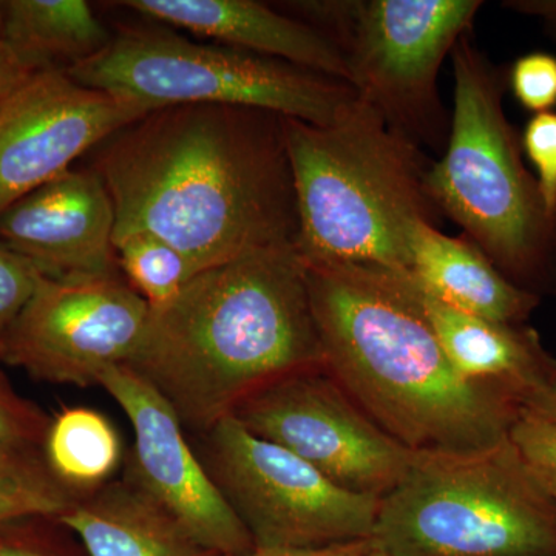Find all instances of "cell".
Returning <instances> with one entry per match:
<instances>
[{
    "mask_svg": "<svg viewBox=\"0 0 556 556\" xmlns=\"http://www.w3.org/2000/svg\"><path fill=\"white\" fill-rule=\"evenodd\" d=\"M115 207V241L150 233L197 273L298 248L283 116L219 104L156 109L93 150Z\"/></svg>",
    "mask_w": 556,
    "mask_h": 556,
    "instance_id": "6da1fadb",
    "label": "cell"
},
{
    "mask_svg": "<svg viewBox=\"0 0 556 556\" xmlns=\"http://www.w3.org/2000/svg\"><path fill=\"white\" fill-rule=\"evenodd\" d=\"M306 273L324 368L376 426L415 452L508 438L521 399L453 367L408 274L350 263Z\"/></svg>",
    "mask_w": 556,
    "mask_h": 556,
    "instance_id": "7a4b0ae2",
    "label": "cell"
},
{
    "mask_svg": "<svg viewBox=\"0 0 556 556\" xmlns=\"http://www.w3.org/2000/svg\"><path fill=\"white\" fill-rule=\"evenodd\" d=\"M127 367L200 437L269 383L324 367L298 248L201 270L172 302L150 309Z\"/></svg>",
    "mask_w": 556,
    "mask_h": 556,
    "instance_id": "3957f363",
    "label": "cell"
},
{
    "mask_svg": "<svg viewBox=\"0 0 556 556\" xmlns=\"http://www.w3.org/2000/svg\"><path fill=\"white\" fill-rule=\"evenodd\" d=\"M306 265H368L408 274L431 161L361 100L331 126L283 118Z\"/></svg>",
    "mask_w": 556,
    "mask_h": 556,
    "instance_id": "277c9868",
    "label": "cell"
},
{
    "mask_svg": "<svg viewBox=\"0 0 556 556\" xmlns=\"http://www.w3.org/2000/svg\"><path fill=\"white\" fill-rule=\"evenodd\" d=\"M455 104L444 155L426 189L515 287L556 292V215L522 160L521 135L504 113L507 70L463 36L452 51Z\"/></svg>",
    "mask_w": 556,
    "mask_h": 556,
    "instance_id": "5b68a950",
    "label": "cell"
},
{
    "mask_svg": "<svg viewBox=\"0 0 556 556\" xmlns=\"http://www.w3.org/2000/svg\"><path fill=\"white\" fill-rule=\"evenodd\" d=\"M369 544L390 556H556V503L510 438L468 452H419L380 500Z\"/></svg>",
    "mask_w": 556,
    "mask_h": 556,
    "instance_id": "8992f818",
    "label": "cell"
},
{
    "mask_svg": "<svg viewBox=\"0 0 556 556\" xmlns=\"http://www.w3.org/2000/svg\"><path fill=\"white\" fill-rule=\"evenodd\" d=\"M67 75L150 110L237 105L321 127L338 123L358 101L346 80L251 51L201 42L156 22L119 27L100 54Z\"/></svg>",
    "mask_w": 556,
    "mask_h": 556,
    "instance_id": "52a82bcc",
    "label": "cell"
},
{
    "mask_svg": "<svg viewBox=\"0 0 556 556\" xmlns=\"http://www.w3.org/2000/svg\"><path fill=\"white\" fill-rule=\"evenodd\" d=\"M481 7L479 0H303L278 9L336 43L358 100L390 129L417 148L442 150L452 116L439 98V68Z\"/></svg>",
    "mask_w": 556,
    "mask_h": 556,
    "instance_id": "ba28073f",
    "label": "cell"
},
{
    "mask_svg": "<svg viewBox=\"0 0 556 556\" xmlns=\"http://www.w3.org/2000/svg\"><path fill=\"white\" fill-rule=\"evenodd\" d=\"M201 439V463L255 547L320 548L371 538L380 497L348 492L233 416Z\"/></svg>",
    "mask_w": 556,
    "mask_h": 556,
    "instance_id": "9c48e42d",
    "label": "cell"
},
{
    "mask_svg": "<svg viewBox=\"0 0 556 556\" xmlns=\"http://www.w3.org/2000/svg\"><path fill=\"white\" fill-rule=\"evenodd\" d=\"M232 416L348 492L380 500L404 481L419 453L376 426L324 367L269 383Z\"/></svg>",
    "mask_w": 556,
    "mask_h": 556,
    "instance_id": "30bf717a",
    "label": "cell"
},
{
    "mask_svg": "<svg viewBox=\"0 0 556 556\" xmlns=\"http://www.w3.org/2000/svg\"><path fill=\"white\" fill-rule=\"evenodd\" d=\"M149 313L123 276L42 274L27 305L0 334V357L43 382L100 386L105 369L129 364Z\"/></svg>",
    "mask_w": 556,
    "mask_h": 556,
    "instance_id": "8fae6325",
    "label": "cell"
},
{
    "mask_svg": "<svg viewBox=\"0 0 556 556\" xmlns=\"http://www.w3.org/2000/svg\"><path fill=\"white\" fill-rule=\"evenodd\" d=\"M100 387L115 399L134 430L123 478L177 519L201 546L222 556L251 554L252 536L207 473L163 394L127 365L105 369Z\"/></svg>",
    "mask_w": 556,
    "mask_h": 556,
    "instance_id": "7c38bea8",
    "label": "cell"
},
{
    "mask_svg": "<svg viewBox=\"0 0 556 556\" xmlns=\"http://www.w3.org/2000/svg\"><path fill=\"white\" fill-rule=\"evenodd\" d=\"M149 112L67 72L30 76L0 102V214Z\"/></svg>",
    "mask_w": 556,
    "mask_h": 556,
    "instance_id": "4fadbf2b",
    "label": "cell"
},
{
    "mask_svg": "<svg viewBox=\"0 0 556 556\" xmlns=\"http://www.w3.org/2000/svg\"><path fill=\"white\" fill-rule=\"evenodd\" d=\"M115 207L91 167L68 169L0 214V240L43 276H119Z\"/></svg>",
    "mask_w": 556,
    "mask_h": 556,
    "instance_id": "5bb4252c",
    "label": "cell"
},
{
    "mask_svg": "<svg viewBox=\"0 0 556 556\" xmlns=\"http://www.w3.org/2000/svg\"><path fill=\"white\" fill-rule=\"evenodd\" d=\"M113 5L208 42L346 80L342 53L306 22L254 0H124Z\"/></svg>",
    "mask_w": 556,
    "mask_h": 556,
    "instance_id": "9a60e30c",
    "label": "cell"
},
{
    "mask_svg": "<svg viewBox=\"0 0 556 556\" xmlns=\"http://www.w3.org/2000/svg\"><path fill=\"white\" fill-rule=\"evenodd\" d=\"M419 292L439 342L464 378L504 388L522 405L538 394L556 396V358L535 329L470 316Z\"/></svg>",
    "mask_w": 556,
    "mask_h": 556,
    "instance_id": "2e32d148",
    "label": "cell"
},
{
    "mask_svg": "<svg viewBox=\"0 0 556 556\" xmlns=\"http://www.w3.org/2000/svg\"><path fill=\"white\" fill-rule=\"evenodd\" d=\"M408 276L450 308L504 324H526L541 303L508 281L470 240L445 236L428 223L413 241Z\"/></svg>",
    "mask_w": 556,
    "mask_h": 556,
    "instance_id": "e0dca14e",
    "label": "cell"
},
{
    "mask_svg": "<svg viewBox=\"0 0 556 556\" xmlns=\"http://www.w3.org/2000/svg\"><path fill=\"white\" fill-rule=\"evenodd\" d=\"M56 519L78 538L87 556H222L201 546L126 478L78 497Z\"/></svg>",
    "mask_w": 556,
    "mask_h": 556,
    "instance_id": "ac0fdd59",
    "label": "cell"
},
{
    "mask_svg": "<svg viewBox=\"0 0 556 556\" xmlns=\"http://www.w3.org/2000/svg\"><path fill=\"white\" fill-rule=\"evenodd\" d=\"M0 9L7 42L31 75L68 72L112 39L86 0H0Z\"/></svg>",
    "mask_w": 556,
    "mask_h": 556,
    "instance_id": "d6986e66",
    "label": "cell"
},
{
    "mask_svg": "<svg viewBox=\"0 0 556 556\" xmlns=\"http://www.w3.org/2000/svg\"><path fill=\"white\" fill-rule=\"evenodd\" d=\"M42 450L53 477L76 497L113 481L126 457L113 424L87 407L65 408L51 419Z\"/></svg>",
    "mask_w": 556,
    "mask_h": 556,
    "instance_id": "ffe728a7",
    "label": "cell"
},
{
    "mask_svg": "<svg viewBox=\"0 0 556 556\" xmlns=\"http://www.w3.org/2000/svg\"><path fill=\"white\" fill-rule=\"evenodd\" d=\"M121 276L150 309L172 302L197 270L178 249L150 233H131L115 241Z\"/></svg>",
    "mask_w": 556,
    "mask_h": 556,
    "instance_id": "44dd1931",
    "label": "cell"
},
{
    "mask_svg": "<svg viewBox=\"0 0 556 556\" xmlns=\"http://www.w3.org/2000/svg\"><path fill=\"white\" fill-rule=\"evenodd\" d=\"M76 500L53 477L43 455L0 456V526L61 517Z\"/></svg>",
    "mask_w": 556,
    "mask_h": 556,
    "instance_id": "7402d4cb",
    "label": "cell"
},
{
    "mask_svg": "<svg viewBox=\"0 0 556 556\" xmlns=\"http://www.w3.org/2000/svg\"><path fill=\"white\" fill-rule=\"evenodd\" d=\"M50 419L14 393L0 372V456L40 455Z\"/></svg>",
    "mask_w": 556,
    "mask_h": 556,
    "instance_id": "603a6c76",
    "label": "cell"
},
{
    "mask_svg": "<svg viewBox=\"0 0 556 556\" xmlns=\"http://www.w3.org/2000/svg\"><path fill=\"white\" fill-rule=\"evenodd\" d=\"M532 477L556 503V422L522 409L508 431Z\"/></svg>",
    "mask_w": 556,
    "mask_h": 556,
    "instance_id": "cb8c5ba5",
    "label": "cell"
},
{
    "mask_svg": "<svg viewBox=\"0 0 556 556\" xmlns=\"http://www.w3.org/2000/svg\"><path fill=\"white\" fill-rule=\"evenodd\" d=\"M508 90L521 108L533 115L556 108V56L533 51L518 58L507 70Z\"/></svg>",
    "mask_w": 556,
    "mask_h": 556,
    "instance_id": "d4e9b609",
    "label": "cell"
},
{
    "mask_svg": "<svg viewBox=\"0 0 556 556\" xmlns=\"http://www.w3.org/2000/svg\"><path fill=\"white\" fill-rule=\"evenodd\" d=\"M522 153L536 170L547 211L556 215V112L538 113L521 135Z\"/></svg>",
    "mask_w": 556,
    "mask_h": 556,
    "instance_id": "484cf974",
    "label": "cell"
},
{
    "mask_svg": "<svg viewBox=\"0 0 556 556\" xmlns=\"http://www.w3.org/2000/svg\"><path fill=\"white\" fill-rule=\"evenodd\" d=\"M40 277L31 262L0 243V334L27 305Z\"/></svg>",
    "mask_w": 556,
    "mask_h": 556,
    "instance_id": "4316f807",
    "label": "cell"
},
{
    "mask_svg": "<svg viewBox=\"0 0 556 556\" xmlns=\"http://www.w3.org/2000/svg\"><path fill=\"white\" fill-rule=\"evenodd\" d=\"M30 76H33L31 73L14 56L7 42L3 35L2 9H0V102Z\"/></svg>",
    "mask_w": 556,
    "mask_h": 556,
    "instance_id": "83f0119b",
    "label": "cell"
},
{
    "mask_svg": "<svg viewBox=\"0 0 556 556\" xmlns=\"http://www.w3.org/2000/svg\"><path fill=\"white\" fill-rule=\"evenodd\" d=\"M371 552L369 541L338 544L320 548H260L243 556H367Z\"/></svg>",
    "mask_w": 556,
    "mask_h": 556,
    "instance_id": "f1b7e54d",
    "label": "cell"
},
{
    "mask_svg": "<svg viewBox=\"0 0 556 556\" xmlns=\"http://www.w3.org/2000/svg\"><path fill=\"white\" fill-rule=\"evenodd\" d=\"M503 5L515 13L536 17L547 35L556 39V0H507Z\"/></svg>",
    "mask_w": 556,
    "mask_h": 556,
    "instance_id": "f546056e",
    "label": "cell"
},
{
    "mask_svg": "<svg viewBox=\"0 0 556 556\" xmlns=\"http://www.w3.org/2000/svg\"><path fill=\"white\" fill-rule=\"evenodd\" d=\"M0 556H64L53 547L43 546L33 538L3 532L0 526Z\"/></svg>",
    "mask_w": 556,
    "mask_h": 556,
    "instance_id": "4dcf8cb0",
    "label": "cell"
},
{
    "mask_svg": "<svg viewBox=\"0 0 556 556\" xmlns=\"http://www.w3.org/2000/svg\"><path fill=\"white\" fill-rule=\"evenodd\" d=\"M525 409L556 422V396H552V394H538V396L527 399Z\"/></svg>",
    "mask_w": 556,
    "mask_h": 556,
    "instance_id": "1f68e13d",
    "label": "cell"
},
{
    "mask_svg": "<svg viewBox=\"0 0 556 556\" xmlns=\"http://www.w3.org/2000/svg\"><path fill=\"white\" fill-rule=\"evenodd\" d=\"M367 556H390V555L382 554V552L375 551V548H371V552H369V554Z\"/></svg>",
    "mask_w": 556,
    "mask_h": 556,
    "instance_id": "d6a6232c",
    "label": "cell"
}]
</instances>
